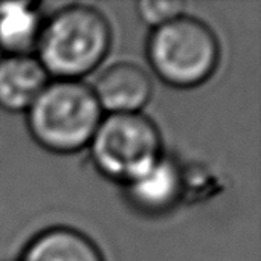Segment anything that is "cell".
I'll return each instance as SVG.
<instances>
[{
	"instance_id": "cell-1",
	"label": "cell",
	"mask_w": 261,
	"mask_h": 261,
	"mask_svg": "<svg viewBox=\"0 0 261 261\" xmlns=\"http://www.w3.org/2000/svg\"><path fill=\"white\" fill-rule=\"evenodd\" d=\"M110 46L112 28L104 14L87 5H69L43 21L35 50L49 76L80 81L101 66Z\"/></svg>"
},
{
	"instance_id": "cell-2",
	"label": "cell",
	"mask_w": 261,
	"mask_h": 261,
	"mask_svg": "<svg viewBox=\"0 0 261 261\" xmlns=\"http://www.w3.org/2000/svg\"><path fill=\"white\" fill-rule=\"evenodd\" d=\"M104 118L92 87L81 81H49L28 109V130L44 150L72 154L89 147Z\"/></svg>"
},
{
	"instance_id": "cell-3",
	"label": "cell",
	"mask_w": 261,
	"mask_h": 261,
	"mask_svg": "<svg viewBox=\"0 0 261 261\" xmlns=\"http://www.w3.org/2000/svg\"><path fill=\"white\" fill-rule=\"evenodd\" d=\"M145 52L158 78L176 89L202 86L214 75L220 61L214 31L190 15L151 29Z\"/></svg>"
},
{
	"instance_id": "cell-4",
	"label": "cell",
	"mask_w": 261,
	"mask_h": 261,
	"mask_svg": "<svg viewBox=\"0 0 261 261\" xmlns=\"http://www.w3.org/2000/svg\"><path fill=\"white\" fill-rule=\"evenodd\" d=\"M89 148L96 170L124 187L144 176L164 158L161 132L142 113L104 116Z\"/></svg>"
},
{
	"instance_id": "cell-5",
	"label": "cell",
	"mask_w": 261,
	"mask_h": 261,
	"mask_svg": "<svg viewBox=\"0 0 261 261\" xmlns=\"http://www.w3.org/2000/svg\"><path fill=\"white\" fill-rule=\"evenodd\" d=\"M92 92L102 112L142 113L153 95L148 73L132 63H116L107 67L95 81Z\"/></svg>"
},
{
	"instance_id": "cell-6",
	"label": "cell",
	"mask_w": 261,
	"mask_h": 261,
	"mask_svg": "<svg viewBox=\"0 0 261 261\" xmlns=\"http://www.w3.org/2000/svg\"><path fill=\"white\" fill-rule=\"evenodd\" d=\"M184 174L174 161L162 158L150 171L125 187L130 203L144 214L171 211L184 196Z\"/></svg>"
},
{
	"instance_id": "cell-7",
	"label": "cell",
	"mask_w": 261,
	"mask_h": 261,
	"mask_svg": "<svg viewBox=\"0 0 261 261\" xmlns=\"http://www.w3.org/2000/svg\"><path fill=\"white\" fill-rule=\"evenodd\" d=\"M49 83V75L34 55H3L0 58V109L28 112Z\"/></svg>"
},
{
	"instance_id": "cell-8",
	"label": "cell",
	"mask_w": 261,
	"mask_h": 261,
	"mask_svg": "<svg viewBox=\"0 0 261 261\" xmlns=\"http://www.w3.org/2000/svg\"><path fill=\"white\" fill-rule=\"evenodd\" d=\"M18 261H104L98 246L83 232L55 226L37 234Z\"/></svg>"
},
{
	"instance_id": "cell-9",
	"label": "cell",
	"mask_w": 261,
	"mask_h": 261,
	"mask_svg": "<svg viewBox=\"0 0 261 261\" xmlns=\"http://www.w3.org/2000/svg\"><path fill=\"white\" fill-rule=\"evenodd\" d=\"M41 24L38 3L0 2V52L29 55L37 46Z\"/></svg>"
},
{
	"instance_id": "cell-10",
	"label": "cell",
	"mask_w": 261,
	"mask_h": 261,
	"mask_svg": "<svg viewBox=\"0 0 261 261\" xmlns=\"http://www.w3.org/2000/svg\"><path fill=\"white\" fill-rule=\"evenodd\" d=\"M136 8L139 18L151 29H156L185 15L187 5L180 0H141Z\"/></svg>"
}]
</instances>
